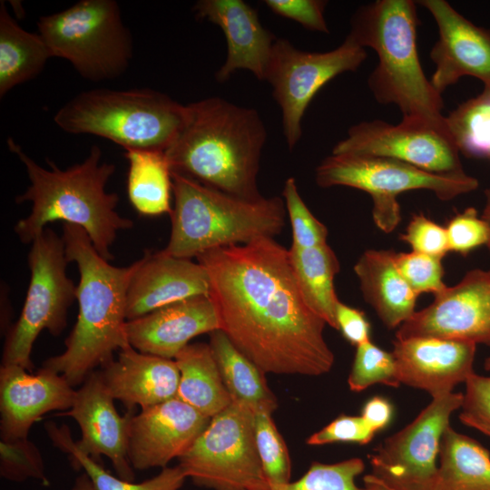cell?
<instances>
[{
  "label": "cell",
  "instance_id": "1",
  "mask_svg": "<svg viewBox=\"0 0 490 490\" xmlns=\"http://www.w3.org/2000/svg\"><path fill=\"white\" fill-rule=\"evenodd\" d=\"M196 259L208 273L220 329L261 371L318 377L331 370L327 324L304 300L289 250L261 238Z\"/></svg>",
  "mask_w": 490,
  "mask_h": 490
},
{
  "label": "cell",
  "instance_id": "2",
  "mask_svg": "<svg viewBox=\"0 0 490 490\" xmlns=\"http://www.w3.org/2000/svg\"><path fill=\"white\" fill-rule=\"evenodd\" d=\"M267 132L259 113L220 97L187 104L181 132L164 152L172 172L247 199L263 197L257 178Z\"/></svg>",
  "mask_w": 490,
  "mask_h": 490
},
{
  "label": "cell",
  "instance_id": "3",
  "mask_svg": "<svg viewBox=\"0 0 490 490\" xmlns=\"http://www.w3.org/2000/svg\"><path fill=\"white\" fill-rule=\"evenodd\" d=\"M7 145L24 166L30 181L15 198L17 203H31L28 216L14 229L19 240L32 243L48 223L62 220L83 229L97 252L108 261L113 260L110 249L118 231L131 229L133 221L117 212L119 197L105 189L115 165L102 162L101 148L92 146L82 162L62 170L49 159L50 169L39 165L11 137Z\"/></svg>",
  "mask_w": 490,
  "mask_h": 490
},
{
  "label": "cell",
  "instance_id": "4",
  "mask_svg": "<svg viewBox=\"0 0 490 490\" xmlns=\"http://www.w3.org/2000/svg\"><path fill=\"white\" fill-rule=\"evenodd\" d=\"M62 238L68 261L74 262L80 273L79 312L65 349L43 367L62 375L74 387L112 360L114 351L131 346L125 332L126 293L137 260L126 267L111 265L86 231L74 224L63 223Z\"/></svg>",
  "mask_w": 490,
  "mask_h": 490
},
{
  "label": "cell",
  "instance_id": "5",
  "mask_svg": "<svg viewBox=\"0 0 490 490\" xmlns=\"http://www.w3.org/2000/svg\"><path fill=\"white\" fill-rule=\"evenodd\" d=\"M417 24L416 2L377 0L355 12L348 35L377 54L368 83L379 103L396 104L402 120L448 129L442 94L426 77L418 58Z\"/></svg>",
  "mask_w": 490,
  "mask_h": 490
},
{
  "label": "cell",
  "instance_id": "6",
  "mask_svg": "<svg viewBox=\"0 0 490 490\" xmlns=\"http://www.w3.org/2000/svg\"><path fill=\"white\" fill-rule=\"evenodd\" d=\"M174 205L165 253L191 260L218 248L279 235L286 220L279 197L240 198L172 172Z\"/></svg>",
  "mask_w": 490,
  "mask_h": 490
},
{
  "label": "cell",
  "instance_id": "7",
  "mask_svg": "<svg viewBox=\"0 0 490 490\" xmlns=\"http://www.w3.org/2000/svg\"><path fill=\"white\" fill-rule=\"evenodd\" d=\"M187 104L150 88L83 91L65 103L54 122L70 134L107 139L127 150L165 152L181 132Z\"/></svg>",
  "mask_w": 490,
  "mask_h": 490
},
{
  "label": "cell",
  "instance_id": "8",
  "mask_svg": "<svg viewBox=\"0 0 490 490\" xmlns=\"http://www.w3.org/2000/svg\"><path fill=\"white\" fill-rule=\"evenodd\" d=\"M38 33L52 57L67 60L93 82L121 76L132 58V38L114 0H81L41 16Z\"/></svg>",
  "mask_w": 490,
  "mask_h": 490
},
{
  "label": "cell",
  "instance_id": "9",
  "mask_svg": "<svg viewBox=\"0 0 490 490\" xmlns=\"http://www.w3.org/2000/svg\"><path fill=\"white\" fill-rule=\"evenodd\" d=\"M319 187L347 186L368 193L373 220L379 230L393 231L401 221L397 196L412 190H428L441 201H450L476 190L479 181L466 172L439 174L385 157L331 154L316 169Z\"/></svg>",
  "mask_w": 490,
  "mask_h": 490
},
{
  "label": "cell",
  "instance_id": "10",
  "mask_svg": "<svg viewBox=\"0 0 490 490\" xmlns=\"http://www.w3.org/2000/svg\"><path fill=\"white\" fill-rule=\"evenodd\" d=\"M31 244L26 297L20 317L5 333L2 354V365H17L29 372L36 338L44 329L54 336L64 331L77 289L66 275L69 261L62 237L45 228Z\"/></svg>",
  "mask_w": 490,
  "mask_h": 490
},
{
  "label": "cell",
  "instance_id": "11",
  "mask_svg": "<svg viewBox=\"0 0 490 490\" xmlns=\"http://www.w3.org/2000/svg\"><path fill=\"white\" fill-rule=\"evenodd\" d=\"M255 413L232 402L211 418L179 460L187 478L212 490H271L258 453Z\"/></svg>",
  "mask_w": 490,
  "mask_h": 490
},
{
  "label": "cell",
  "instance_id": "12",
  "mask_svg": "<svg viewBox=\"0 0 490 490\" xmlns=\"http://www.w3.org/2000/svg\"><path fill=\"white\" fill-rule=\"evenodd\" d=\"M366 58L365 48L349 35L325 53L300 51L287 39H276L265 80L281 109L283 132L290 151L302 135L301 121L316 93L337 75L356 71Z\"/></svg>",
  "mask_w": 490,
  "mask_h": 490
},
{
  "label": "cell",
  "instance_id": "13",
  "mask_svg": "<svg viewBox=\"0 0 490 490\" xmlns=\"http://www.w3.org/2000/svg\"><path fill=\"white\" fill-rule=\"evenodd\" d=\"M463 393L432 401L404 428L387 437L368 456L370 473L392 490H425L437 470L440 443Z\"/></svg>",
  "mask_w": 490,
  "mask_h": 490
},
{
  "label": "cell",
  "instance_id": "14",
  "mask_svg": "<svg viewBox=\"0 0 490 490\" xmlns=\"http://www.w3.org/2000/svg\"><path fill=\"white\" fill-rule=\"evenodd\" d=\"M332 153L391 158L439 174L465 172L449 130L419 121L361 122L348 129Z\"/></svg>",
  "mask_w": 490,
  "mask_h": 490
},
{
  "label": "cell",
  "instance_id": "15",
  "mask_svg": "<svg viewBox=\"0 0 490 490\" xmlns=\"http://www.w3.org/2000/svg\"><path fill=\"white\" fill-rule=\"evenodd\" d=\"M436 338L490 347V270L466 272L455 286L435 294L433 302L415 311L396 338Z\"/></svg>",
  "mask_w": 490,
  "mask_h": 490
},
{
  "label": "cell",
  "instance_id": "16",
  "mask_svg": "<svg viewBox=\"0 0 490 490\" xmlns=\"http://www.w3.org/2000/svg\"><path fill=\"white\" fill-rule=\"evenodd\" d=\"M210 421L178 397L134 413L128 441L132 468L167 467L191 448Z\"/></svg>",
  "mask_w": 490,
  "mask_h": 490
},
{
  "label": "cell",
  "instance_id": "17",
  "mask_svg": "<svg viewBox=\"0 0 490 490\" xmlns=\"http://www.w3.org/2000/svg\"><path fill=\"white\" fill-rule=\"evenodd\" d=\"M113 398L103 386L98 370L91 373L76 390L70 409L57 413L70 416L81 429L77 447L96 462L109 458L120 478L134 482L135 474L128 457L130 426L134 410L121 416Z\"/></svg>",
  "mask_w": 490,
  "mask_h": 490
},
{
  "label": "cell",
  "instance_id": "18",
  "mask_svg": "<svg viewBox=\"0 0 490 490\" xmlns=\"http://www.w3.org/2000/svg\"><path fill=\"white\" fill-rule=\"evenodd\" d=\"M427 9L438 28V40L430 57L436 70L430 82L438 93L463 76L490 86V29L475 25L445 0L418 2Z\"/></svg>",
  "mask_w": 490,
  "mask_h": 490
},
{
  "label": "cell",
  "instance_id": "19",
  "mask_svg": "<svg viewBox=\"0 0 490 490\" xmlns=\"http://www.w3.org/2000/svg\"><path fill=\"white\" fill-rule=\"evenodd\" d=\"M75 394L62 375L44 367L31 374L17 365H1V440L26 438L44 414L70 409Z\"/></svg>",
  "mask_w": 490,
  "mask_h": 490
},
{
  "label": "cell",
  "instance_id": "20",
  "mask_svg": "<svg viewBox=\"0 0 490 490\" xmlns=\"http://www.w3.org/2000/svg\"><path fill=\"white\" fill-rule=\"evenodd\" d=\"M476 344L415 337L393 341L399 384L424 390L432 397L451 393L475 372Z\"/></svg>",
  "mask_w": 490,
  "mask_h": 490
},
{
  "label": "cell",
  "instance_id": "21",
  "mask_svg": "<svg viewBox=\"0 0 490 490\" xmlns=\"http://www.w3.org/2000/svg\"><path fill=\"white\" fill-rule=\"evenodd\" d=\"M209 276L202 265L163 250H146L137 260L127 288L126 319L194 296L209 295Z\"/></svg>",
  "mask_w": 490,
  "mask_h": 490
},
{
  "label": "cell",
  "instance_id": "22",
  "mask_svg": "<svg viewBox=\"0 0 490 490\" xmlns=\"http://www.w3.org/2000/svg\"><path fill=\"white\" fill-rule=\"evenodd\" d=\"M220 328L210 295L194 296L127 320L129 344L138 351L174 359L193 338Z\"/></svg>",
  "mask_w": 490,
  "mask_h": 490
},
{
  "label": "cell",
  "instance_id": "23",
  "mask_svg": "<svg viewBox=\"0 0 490 490\" xmlns=\"http://www.w3.org/2000/svg\"><path fill=\"white\" fill-rule=\"evenodd\" d=\"M195 16L220 27L227 42V57L215 78L227 81L237 70H248L265 80L275 35L263 27L256 9L241 0H201Z\"/></svg>",
  "mask_w": 490,
  "mask_h": 490
},
{
  "label": "cell",
  "instance_id": "24",
  "mask_svg": "<svg viewBox=\"0 0 490 490\" xmlns=\"http://www.w3.org/2000/svg\"><path fill=\"white\" fill-rule=\"evenodd\" d=\"M114 400L128 410L150 407L177 397L180 373L174 359L138 351L132 346L119 350L98 370Z\"/></svg>",
  "mask_w": 490,
  "mask_h": 490
},
{
  "label": "cell",
  "instance_id": "25",
  "mask_svg": "<svg viewBox=\"0 0 490 490\" xmlns=\"http://www.w3.org/2000/svg\"><path fill=\"white\" fill-rule=\"evenodd\" d=\"M360 289L387 328L400 327L416 311L418 295L397 265L392 250H368L354 265Z\"/></svg>",
  "mask_w": 490,
  "mask_h": 490
},
{
  "label": "cell",
  "instance_id": "26",
  "mask_svg": "<svg viewBox=\"0 0 490 490\" xmlns=\"http://www.w3.org/2000/svg\"><path fill=\"white\" fill-rule=\"evenodd\" d=\"M438 458L436 473L425 490H490V453L474 438L448 426Z\"/></svg>",
  "mask_w": 490,
  "mask_h": 490
},
{
  "label": "cell",
  "instance_id": "27",
  "mask_svg": "<svg viewBox=\"0 0 490 490\" xmlns=\"http://www.w3.org/2000/svg\"><path fill=\"white\" fill-rule=\"evenodd\" d=\"M180 378L177 397L211 418L231 403L209 344L192 343L174 358Z\"/></svg>",
  "mask_w": 490,
  "mask_h": 490
},
{
  "label": "cell",
  "instance_id": "28",
  "mask_svg": "<svg viewBox=\"0 0 490 490\" xmlns=\"http://www.w3.org/2000/svg\"><path fill=\"white\" fill-rule=\"evenodd\" d=\"M210 335V348L231 401L241 403L254 413L273 414L277 398L269 387L265 373L240 352L221 329Z\"/></svg>",
  "mask_w": 490,
  "mask_h": 490
},
{
  "label": "cell",
  "instance_id": "29",
  "mask_svg": "<svg viewBox=\"0 0 490 490\" xmlns=\"http://www.w3.org/2000/svg\"><path fill=\"white\" fill-rule=\"evenodd\" d=\"M293 274L308 306L327 325L337 329L336 307L339 301L334 285L339 260L328 243L289 250Z\"/></svg>",
  "mask_w": 490,
  "mask_h": 490
},
{
  "label": "cell",
  "instance_id": "30",
  "mask_svg": "<svg viewBox=\"0 0 490 490\" xmlns=\"http://www.w3.org/2000/svg\"><path fill=\"white\" fill-rule=\"evenodd\" d=\"M50 51L39 33L23 29L0 3V97L36 77L44 68Z\"/></svg>",
  "mask_w": 490,
  "mask_h": 490
},
{
  "label": "cell",
  "instance_id": "31",
  "mask_svg": "<svg viewBox=\"0 0 490 490\" xmlns=\"http://www.w3.org/2000/svg\"><path fill=\"white\" fill-rule=\"evenodd\" d=\"M128 198L135 211L143 216L172 212V170L162 151L127 150Z\"/></svg>",
  "mask_w": 490,
  "mask_h": 490
},
{
  "label": "cell",
  "instance_id": "32",
  "mask_svg": "<svg viewBox=\"0 0 490 490\" xmlns=\"http://www.w3.org/2000/svg\"><path fill=\"white\" fill-rule=\"evenodd\" d=\"M44 429L53 445L67 454L74 469H83L96 490H180L187 476L177 465L162 468L155 476L142 483H134L114 476L99 463L83 454L76 446L70 428L53 421L44 424Z\"/></svg>",
  "mask_w": 490,
  "mask_h": 490
},
{
  "label": "cell",
  "instance_id": "33",
  "mask_svg": "<svg viewBox=\"0 0 490 490\" xmlns=\"http://www.w3.org/2000/svg\"><path fill=\"white\" fill-rule=\"evenodd\" d=\"M446 122L459 152L490 159V86L451 112Z\"/></svg>",
  "mask_w": 490,
  "mask_h": 490
},
{
  "label": "cell",
  "instance_id": "34",
  "mask_svg": "<svg viewBox=\"0 0 490 490\" xmlns=\"http://www.w3.org/2000/svg\"><path fill=\"white\" fill-rule=\"evenodd\" d=\"M254 426L258 453L270 487L271 490H285L291 482V462L272 415L255 413Z\"/></svg>",
  "mask_w": 490,
  "mask_h": 490
},
{
  "label": "cell",
  "instance_id": "35",
  "mask_svg": "<svg viewBox=\"0 0 490 490\" xmlns=\"http://www.w3.org/2000/svg\"><path fill=\"white\" fill-rule=\"evenodd\" d=\"M348 384L353 392H361L376 384L399 387L392 353L380 348L372 341L356 347Z\"/></svg>",
  "mask_w": 490,
  "mask_h": 490
},
{
  "label": "cell",
  "instance_id": "36",
  "mask_svg": "<svg viewBox=\"0 0 490 490\" xmlns=\"http://www.w3.org/2000/svg\"><path fill=\"white\" fill-rule=\"evenodd\" d=\"M0 475L12 482L34 479L44 486L50 485L42 454L34 443L27 437L1 440Z\"/></svg>",
  "mask_w": 490,
  "mask_h": 490
},
{
  "label": "cell",
  "instance_id": "37",
  "mask_svg": "<svg viewBox=\"0 0 490 490\" xmlns=\"http://www.w3.org/2000/svg\"><path fill=\"white\" fill-rule=\"evenodd\" d=\"M365 470L359 457L333 464L314 462L299 479L290 482L285 490H365L356 479Z\"/></svg>",
  "mask_w": 490,
  "mask_h": 490
},
{
  "label": "cell",
  "instance_id": "38",
  "mask_svg": "<svg viewBox=\"0 0 490 490\" xmlns=\"http://www.w3.org/2000/svg\"><path fill=\"white\" fill-rule=\"evenodd\" d=\"M282 195L292 230L290 248L307 249L326 244L328 229L306 205L293 177L286 180Z\"/></svg>",
  "mask_w": 490,
  "mask_h": 490
},
{
  "label": "cell",
  "instance_id": "39",
  "mask_svg": "<svg viewBox=\"0 0 490 490\" xmlns=\"http://www.w3.org/2000/svg\"><path fill=\"white\" fill-rule=\"evenodd\" d=\"M397 268L411 289L419 296L425 292L434 295L443 290L444 267L442 259L420 252H397Z\"/></svg>",
  "mask_w": 490,
  "mask_h": 490
},
{
  "label": "cell",
  "instance_id": "40",
  "mask_svg": "<svg viewBox=\"0 0 490 490\" xmlns=\"http://www.w3.org/2000/svg\"><path fill=\"white\" fill-rule=\"evenodd\" d=\"M446 228L449 251L466 256L474 250L487 246L490 230L474 207L456 213Z\"/></svg>",
  "mask_w": 490,
  "mask_h": 490
},
{
  "label": "cell",
  "instance_id": "41",
  "mask_svg": "<svg viewBox=\"0 0 490 490\" xmlns=\"http://www.w3.org/2000/svg\"><path fill=\"white\" fill-rule=\"evenodd\" d=\"M459 419L490 437V376L473 373L466 381Z\"/></svg>",
  "mask_w": 490,
  "mask_h": 490
},
{
  "label": "cell",
  "instance_id": "42",
  "mask_svg": "<svg viewBox=\"0 0 490 490\" xmlns=\"http://www.w3.org/2000/svg\"><path fill=\"white\" fill-rule=\"evenodd\" d=\"M400 239L412 251L443 259L449 251L446 228L423 213L414 214Z\"/></svg>",
  "mask_w": 490,
  "mask_h": 490
},
{
  "label": "cell",
  "instance_id": "43",
  "mask_svg": "<svg viewBox=\"0 0 490 490\" xmlns=\"http://www.w3.org/2000/svg\"><path fill=\"white\" fill-rule=\"evenodd\" d=\"M375 432L361 416L340 415L319 431L312 434L306 441L309 446H323L332 443L368 444Z\"/></svg>",
  "mask_w": 490,
  "mask_h": 490
},
{
  "label": "cell",
  "instance_id": "44",
  "mask_svg": "<svg viewBox=\"0 0 490 490\" xmlns=\"http://www.w3.org/2000/svg\"><path fill=\"white\" fill-rule=\"evenodd\" d=\"M265 5L275 14L298 22L302 26L328 34L322 0H265Z\"/></svg>",
  "mask_w": 490,
  "mask_h": 490
},
{
  "label": "cell",
  "instance_id": "45",
  "mask_svg": "<svg viewBox=\"0 0 490 490\" xmlns=\"http://www.w3.org/2000/svg\"><path fill=\"white\" fill-rule=\"evenodd\" d=\"M336 323L337 329L351 345L358 347L371 341L370 323L362 310L339 300L336 307Z\"/></svg>",
  "mask_w": 490,
  "mask_h": 490
},
{
  "label": "cell",
  "instance_id": "46",
  "mask_svg": "<svg viewBox=\"0 0 490 490\" xmlns=\"http://www.w3.org/2000/svg\"><path fill=\"white\" fill-rule=\"evenodd\" d=\"M392 416V404L379 396L370 398L361 411V416L375 433L384 429L391 421Z\"/></svg>",
  "mask_w": 490,
  "mask_h": 490
},
{
  "label": "cell",
  "instance_id": "47",
  "mask_svg": "<svg viewBox=\"0 0 490 490\" xmlns=\"http://www.w3.org/2000/svg\"><path fill=\"white\" fill-rule=\"evenodd\" d=\"M365 490H392L371 474L363 478Z\"/></svg>",
  "mask_w": 490,
  "mask_h": 490
},
{
  "label": "cell",
  "instance_id": "48",
  "mask_svg": "<svg viewBox=\"0 0 490 490\" xmlns=\"http://www.w3.org/2000/svg\"><path fill=\"white\" fill-rule=\"evenodd\" d=\"M71 490H96L89 476L83 472L78 475Z\"/></svg>",
  "mask_w": 490,
  "mask_h": 490
},
{
  "label": "cell",
  "instance_id": "49",
  "mask_svg": "<svg viewBox=\"0 0 490 490\" xmlns=\"http://www.w3.org/2000/svg\"><path fill=\"white\" fill-rule=\"evenodd\" d=\"M485 204L482 212L481 217L485 220V222L488 224L489 230H490V189L486 190L485 191ZM487 248L490 251V238L487 244Z\"/></svg>",
  "mask_w": 490,
  "mask_h": 490
},
{
  "label": "cell",
  "instance_id": "50",
  "mask_svg": "<svg viewBox=\"0 0 490 490\" xmlns=\"http://www.w3.org/2000/svg\"><path fill=\"white\" fill-rule=\"evenodd\" d=\"M484 368H485V370L490 371V357L485 358V360L484 362Z\"/></svg>",
  "mask_w": 490,
  "mask_h": 490
}]
</instances>
